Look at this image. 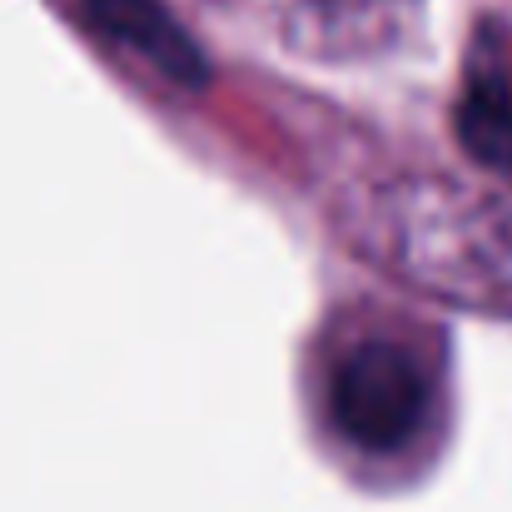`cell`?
Here are the masks:
<instances>
[{
    "label": "cell",
    "mask_w": 512,
    "mask_h": 512,
    "mask_svg": "<svg viewBox=\"0 0 512 512\" xmlns=\"http://www.w3.org/2000/svg\"><path fill=\"white\" fill-rule=\"evenodd\" d=\"M433 413V368L413 343L368 334L329 368V423L343 443L373 458L403 453Z\"/></svg>",
    "instance_id": "obj_1"
},
{
    "label": "cell",
    "mask_w": 512,
    "mask_h": 512,
    "mask_svg": "<svg viewBox=\"0 0 512 512\" xmlns=\"http://www.w3.org/2000/svg\"><path fill=\"white\" fill-rule=\"evenodd\" d=\"M85 15L105 40H115L120 50L145 60L150 70H160L170 85L199 90L209 80L199 45L179 30V20L160 0H85Z\"/></svg>",
    "instance_id": "obj_2"
},
{
    "label": "cell",
    "mask_w": 512,
    "mask_h": 512,
    "mask_svg": "<svg viewBox=\"0 0 512 512\" xmlns=\"http://www.w3.org/2000/svg\"><path fill=\"white\" fill-rule=\"evenodd\" d=\"M458 140L463 150L498 174H512V80L498 70H478L458 100Z\"/></svg>",
    "instance_id": "obj_3"
},
{
    "label": "cell",
    "mask_w": 512,
    "mask_h": 512,
    "mask_svg": "<svg viewBox=\"0 0 512 512\" xmlns=\"http://www.w3.org/2000/svg\"><path fill=\"white\" fill-rule=\"evenodd\" d=\"M309 5H324L329 10V5H358V0H309Z\"/></svg>",
    "instance_id": "obj_4"
}]
</instances>
